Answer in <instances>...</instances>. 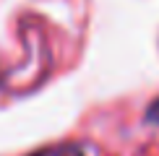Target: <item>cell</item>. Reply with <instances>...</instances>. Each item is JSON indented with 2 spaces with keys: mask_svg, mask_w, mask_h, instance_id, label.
Returning a JSON list of instances; mask_svg holds the SVG:
<instances>
[{
  "mask_svg": "<svg viewBox=\"0 0 159 156\" xmlns=\"http://www.w3.org/2000/svg\"><path fill=\"white\" fill-rule=\"evenodd\" d=\"M146 117H149L151 122H157V125H159V99H157V102H151V107L146 109Z\"/></svg>",
  "mask_w": 159,
  "mask_h": 156,
  "instance_id": "6da1fadb",
  "label": "cell"
}]
</instances>
